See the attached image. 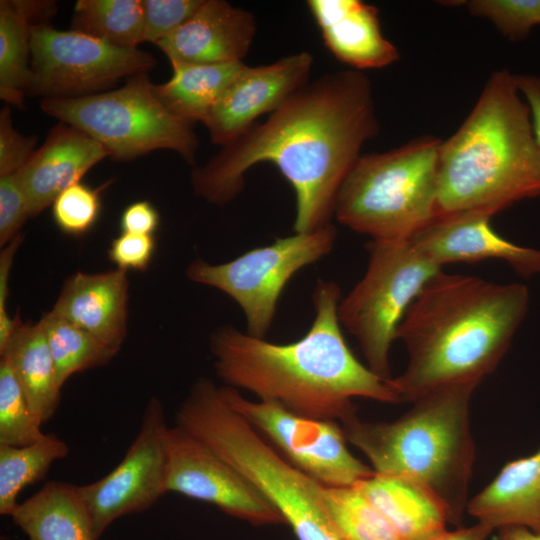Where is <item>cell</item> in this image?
Instances as JSON below:
<instances>
[{"label": "cell", "mask_w": 540, "mask_h": 540, "mask_svg": "<svg viewBox=\"0 0 540 540\" xmlns=\"http://www.w3.org/2000/svg\"><path fill=\"white\" fill-rule=\"evenodd\" d=\"M336 236L335 227L329 223L313 231L278 238L226 263L210 264L196 258L186 275L195 283L230 296L245 315L246 332L265 338L289 280L302 268L329 254Z\"/></svg>", "instance_id": "9"}, {"label": "cell", "mask_w": 540, "mask_h": 540, "mask_svg": "<svg viewBox=\"0 0 540 540\" xmlns=\"http://www.w3.org/2000/svg\"><path fill=\"white\" fill-rule=\"evenodd\" d=\"M322 499L330 521L343 540H401L356 486L323 485Z\"/></svg>", "instance_id": "29"}, {"label": "cell", "mask_w": 540, "mask_h": 540, "mask_svg": "<svg viewBox=\"0 0 540 540\" xmlns=\"http://www.w3.org/2000/svg\"><path fill=\"white\" fill-rule=\"evenodd\" d=\"M30 217L28 201L17 174L0 176V245L6 246Z\"/></svg>", "instance_id": "34"}, {"label": "cell", "mask_w": 540, "mask_h": 540, "mask_svg": "<svg viewBox=\"0 0 540 540\" xmlns=\"http://www.w3.org/2000/svg\"><path fill=\"white\" fill-rule=\"evenodd\" d=\"M469 13L489 20L510 41L525 39L540 25V0H471Z\"/></svg>", "instance_id": "31"}, {"label": "cell", "mask_w": 540, "mask_h": 540, "mask_svg": "<svg viewBox=\"0 0 540 540\" xmlns=\"http://www.w3.org/2000/svg\"><path fill=\"white\" fill-rule=\"evenodd\" d=\"M492 531L490 527L477 522L469 527H458L453 531L448 530L432 540H486Z\"/></svg>", "instance_id": "40"}, {"label": "cell", "mask_w": 540, "mask_h": 540, "mask_svg": "<svg viewBox=\"0 0 540 540\" xmlns=\"http://www.w3.org/2000/svg\"><path fill=\"white\" fill-rule=\"evenodd\" d=\"M515 75L495 71L458 130L441 141L437 217L461 212L493 216L540 196V149Z\"/></svg>", "instance_id": "4"}, {"label": "cell", "mask_w": 540, "mask_h": 540, "mask_svg": "<svg viewBox=\"0 0 540 540\" xmlns=\"http://www.w3.org/2000/svg\"><path fill=\"white\" fill-rule=\"evenodd\" d=\"M169 428L161 401L151 397L119 464L103 478L78 486L98 539L114 521L147 510L167 493Z\"/></svg>", "instance_id": "12"}, {"label": "cell", "mask_w": 540, "mask_h": 540, "mask_svg": "<svg viewBox=\"0 0 540 540\" xmlns=\"http://www.w3.org/2000/svg\"><path fill=\"white\" fill-rule=\"evenodd\" d=\"M440 139L423 136L360 156L345 177L333 215L374 242H406L437 217Z\"/></svg>", "instance_id": "6"}, {"label": "cell", "mask_w": 540, "mask_h": 540, "mask_svg": "<svg viewBox=\"0 0 540 540\" xmlns=\"http://www.w3.org/2000/svg\"><path fill=\"white\" fill-rule=\"evenodd\" d=\"M490 219L491 216L480 212L438 216L409 243L440 267L448 263L498 259L521 276L540 274V250L506 240L492 229Z\"/></svg>", "instance_id": "15"}, {"label": "cell", "mask_w": 540, "mask_h": 540, "mask_svg": "<svg viewBox=\"0 0 540 540\" xmlns=\"http://www.w3.org/2000/svg\"><path fill=\"white\" fill-rule=\"evenodd\" d=\"M246 64L243 61L223 64H171V78L155 84L161 102L177 117L193 124L202 123L223 93Z\"/></svg>", "instance_id": "25"}, {"label": "cell", "mask_w": 540, "mask_h": 540, "mask_svg": "<svg viewBox=\"0 0 540 540\" xmlns=\"http://www.w3.org/2000/svg\"><path fill=\"white\" fill-rule=\"evenodd\" d=\"M356 486L380 511L401 540H432L448 531L444 505L419 482L375 473Z\"/></svg>", "instance_id": "21"}, {"label": "cell", "mask_w": 540, "mask_h": 540, "mask_svg": "<svg viewBox=\"0 0 540 540\" xmlns=\"http://www.w3.org/2000/svg\"><path fill=\"white\" fill-rule=\"evenodd\" d=\"M144 42L157 44L176 31L199 8L202 0H142Z\"/></svg>", "instance_id": "33"}, {"label": "cell", "mask_w": 540, "mask_h": 540, "mask_svg": "<svg viewBox=\"0 0 540 540\" xmlns=\"http://www.w3.org/2000/svg\"><path fill=\"white\" fill-rule=\"evenodd\" d=\"M362 279L340 301L341 325L358 341L367 366L391 379L389 353L398 326L424 285L442 267L416 251L409 241L374 242Z\"/></svg>", "instance_id": "8"}, {"label": "cell", "mask_w": 540, "mask_h": 540, "mask_svg": "<svg viewBox=\"0 0 540 540\" xmlns=\"http://www.w3.org/2000/svg\"><path fill=\"white\" fill-rule=\"evenodd\" d=\"M225 402L265 436L293 466L323 485L354 486L374 474L348 450L337 421L297 415L278 403L251 401L238 389L224 386Z\"/></svg>", "instance_id": "11"}, {"label": "cell", "mask_w": 540, "mask_h": 540, "mask_svg": "<svg viewBox=\"0 0 540 540\" xmlns=\"http://www.w3.org/2000/svg\"><path fill=\"white\" fill-rule=\"evenodd\" d=\"M29 540H98L78 486L47 482L10 516Z\"/></svg>", "instance_id": "23"}, {"label": "cell", "mask_w": 540, "mask_h": 540, "mask_svg": "<svg viewBox=\"0 0 540 540\" xmlns=\"http://www.w3.org/2000/svg\"><path fill=\"white\" fill-rule=\"evenodd\" d=\"M107 156L110 157L108 151L85 132L63 122L55 126L27 164L16 172L30 217L52 204L62 191L79 183Z\"/></svg>", "instance_id": "17"}, {"label": "cell", "mask_w": 540, "mask_h": 540, "mask_svg": "<svg viewBox=\"0 0 540 540\" xmlns=\"http://www.w3.org/2000/svg\"><path fill=\"white\" fill-rule=\"evenodd\" d=\"M30 80L27 94L78 98L104 92L119 79L148 72L156 61L140 49L116 47L49 23L31 29Z\"/></svg>", "instance_id": "10"}, {"label": "cell", "mask_w": 540, "mask_h": 540, "mask_svg": "<svg viewBox=\"0 0 540 540\" xmlns=\"http://www.w3.org/2000/svg\"><path fill=\"white\" fill-rule=\"evenodd\" d=\"M62 388L73 374L106 365L116 353L93 335L51 312L39 320Z\"/></svg>", "instance_id": "28"}, {"label": "cell", "mask_w": 540, "mask_h": 540, "mask_svg": "<svg viewBox=\"0 0 540 540\" xmlns=\"http://www.w3.org/2000/svg\"><path fill=\"white\" fill-rule=\"evenodd\" d=\"M337 283L320 280L313 292L315 317L306 334L278 344L226 325L210 337L217 376L308 418L342 421L357 411L356 397L401 403L391 379L363 365L341 331Z\"/></svg>", "instance_id": "2"}, {"label": "cell", "mask_w": 540, "mask_h": 540, "mask_svg": "<svg viewBox=\"0 0 540 540\" xmlns=\"http://www.w3.org/2000/svg\"><path fill=\"white\" fill-rule=\"evenodd\" d=\"M127 271L77 272L64 282L49 311L87 331L116 354L127 332Z\"/></svg>", "instance_id": "18"}, {"label": "cell", "mask_w": 540, "mask_h": 540, "mask_svg": "<svg viewBox=\"0 0 540 540\" xmlns=\"http://www.w3.org/2000/svg\"><path fill=\"white\" fill-rule=\"evenodd\" d=\"M528 306L523 284L440 271L421 289L396 332L408 353L406 369L390 380L400 402L451 386H478L504 357Z\"/></svg>", "instance_id": "3"}, {"label": "cell", "mask_w": 540, "mask_h": 540, "mask_svg": "<svg viewBox=\"0 0 540 540\" xmlns=\"http://www.w3.org/2000/svg\"><path fill=\"white\" fill-rule=\"evenodd\" d=\"M23 236L19 234L2 250L0 254V351L6 346L18 320V316L12 318L7 312L8 280L13 264V259Z\"/></svg>", "instance_id": "37"}, {"label": "cell", "mask_w": 540, "mask_h": 540, "mask_svg": "<svg viewBox=\"0 0 540 540\" xmlns=\"http://www.w3.org/2000/svg\"><path fill=\"white\" fill-rule=\"evenodd\" d=\"M477 386L456 385L421 397L391 422H369L352 414L340 421L347 442L379 474L409 477L444 505L449 523L460 527L468 504L475 459L470 402Z\"/></svg>", "instance_id": "5"}, {"label": "cell", "mask_w": 540, "mask_h": 540, "mask_svg": "<svg viewBox=\"0 0 540 540\" xmlns=\"http://www.w3.org/2000/svg\"><path fill=\"white\" fill-rule=\"evenodd\" d=\"M324 45L354 70L383 68L399 59L381 31L376 7L359 0H309Z\"/></svg>", "instance_id": "19"}, {"label": "cell", "mask_w": 540, "mask_h": 540, "mask_svg": "<svg viewBox=\"0 0 540 540\" xmlns=\"http://www.w3.org/2000/svg\"><path fill=\"white\" fill-rule=\"evenodd\" d=\"M378 130L369 79L354 69L326 74L194 169L192 186L197 196L222 206L243 190L251 167L272 163L295 192L294 231H313L331 223L345 177Z\"/></svg>", "instance_id": "1"}, {"label": "cell", "mask_w": 540, "mask_h": 540, "mask_svg": "<svg viewBox=\"0 0 540 540\" xmlns=\"http://www.w3.org/2000/svg\"><path fill=\"white\" fill-rule=\"evenodd\" d=\"M68 454V445L53 433L22 447L0 445V514L10 517L19 504V493Z\"/></svg>", "instance_id": "27"}, {"label": "cell", "mask_w": 540, "mask_h": 540, "mask_svg": "<svg viewBox=\"0 0 540 540\" xmlns=\"http://www.w3.org/2000/svg\"><path fill=\"white\" fill-rule=\"evenodd\" d=\"M41 109L85 132L117 161L169 149L194 163L198 139L192 124L158 98L148 72L129 77L118 89L78 98H45Z\"/></svg>", "instance_id": "7"}, {"label": "cell", "mask_w": 540, "mask_h": 540, "mask_svg": "<svg viewBox=\"0 0 540 540\" xmlns=\"http://www.w3.org/2000/svg\"><path fill=\"white\" fill-rule=\"evenodd\" d=\"M256 32L253 14L223 0H202L158 46L171 64H223L246 56Z\"/></svg>", "instance_id": "16"}, {"label": "cell", "mask_w": 540, "mask_h": 540, "mask_svg": "<svg viewBox=\"0 0 540 540\" xmlns=\"http://www.w3.org/2000/svg\"><path fill=\"white\" fill-rule=\"evenodd\" d=\"M155 248L153 235L122 232L111 241L108 258L119 269L145 271L151 263Z\"/></svg>", "instance_id": "36"}, {"label": "cell", "mask_w": 540, "mask_h": 540, "mask_svg": "<svg viewBox=\"0 0 540 540\" xmlns=\"http://www.w3.org/2000/svg\"><path fill=\"white\" fill-rule=\"evenodd\" d=\"M0 354L14 372L31 410L42 424L45 423L58 408L61 387L40 322L23 323L18 317L16 327Z\"/></svg>", "instance_id": "24"}, {"label": "cell", "mask_w": 540, "mask_h": 540, "mask_svg": "<svg viewBox=\"0 0 540 540\" xmlns=\"http://www.w3.org/2000/svg\"><path fill=\"white\" fill-rule=\"evenodd\" d=\"M467 513L492 530L523 526L540 531V446L509 461L467 504Z\"/></svg>", "instance_id": "20"}, {"label": "cell", "mask_w": 540, "mask_h": 540, "mask_svg": "<svg viewBox=\"0 0 540 540\" xmlns=\"http://www.w3.org/2000/svg\"><path fill=\"white\" fill-rule=\"evenodd\" d=\"M498 530V540H540V531L523 526H506Z\"/></svg>", "instance_id": "41"}, {"label": "cell", "mask_w": 540, "mask_h": 540, "mask_svg": "<svg viewBox=\"0 0 540 540\" xmlns=\"http://www.w3.org/2000/svg\"><path fill=\"white\" fill-rule=\"evenodd\" d=\"M9 364L0 360V445L22 447L45 434Z\"/></svg>", "instance_id": "30"}, {"label": "cell", "mask_w": 540, "mask_h": 540, "mask_svg": "<svg viewBox=\"0 0 540 540\" xmlns=\"http://www.w3.org/2000/svg\"><path fill=\"white\" fill-rule=\"evenodd\" d=\"M56 3L47 0L0 1V98L23 107L30 80L31 29L48 23Z\"/></svg>", "instance_id": "22"}, {"label": "cell", "mask_w": 540, "mask_h": 540, "mask_svg": "<svg viewBox=\"0 0 540 540\" xmlns=\"http://www.w3.org/2000/svg\"><path fill=\"white\" fill-rule=\"evenodd\" d=\"M167 448V492L213 504L253 526L285 524L250 480L184 429L169 428Z\"/></svg>", "instance_id": "13"}, {"label": "cell", "mask_w": 540, "mask_h": 540, "mask_svg": "<svg viewBox=\"0 0 540 540\" xmlns=\"http://www.w3.org/2000/svg\"><path fill=\"white\" fill-rule=\"evenodd\" d=\"M313 58L298 52L271 64L245 65L203 124L211 141L225 146L254 125L255 120L272 113L308 82Z\"/></svg>", "instance_id": "14"}, {"label": "cell", "mask_w": 540, "mask_h": 540, "mask_svg": "<svg viewBox=\"0 0 540 540\" xmlns=\"http://www.w3.org/2000/svg\"><path fill=\"white\" fill-rule=\"evenodd\" d=\"M71 29L116 47L137 49L144 42L142 0H78Z\"/></svg>", "instance_id": "26"}, {"label": "cell", "mask_w": 540, "mask_h": 540, "mask_svg": "<svg viewBox=\"0 0 540 540\" xmlns=\"http://www.w3.org/2000/svg\"><path fill=\"white\" fill-rule=\"evenodd\" d=\"M517 87L526 101L535 141L540 149V76L515 75Z\"/></svg>", "instance_id": "39"}, {"label": "cell", "mask_w": 540, "mask_h": 540, "mask_svg": "<svg viewBox=\"0 0 540 540\" xmlns=\"http://www.w3.org/2000/svg\"><path fill=\"white\" fill-rule=\"evenodd\" d=\"M159 222L155 207L149 201L141 200L124 209L120 217V228L123 233L153 235Z\"/></svg>", "instance_id": "38"}, {"label": "cell", "mask_w": 540, "mask_h": 540, "mask_svg": "<svg viewBox=\"0 0 540 540\" xmlns=\"http://www.w3.org/2000/svg\"><path fill=\"white\" fill-rule=\"evenodd\" d=\"M35 136H24L13 126L11 110L0 111V176L14 174L23 168L36 152Z\"/></svg>", "instance_id": "35"}, {"label": "cell", "mask_w": 540, "mask_h": 540, "mask_svg": "<svg viewBox=\"0 0 540 540\" xmlns=\"http://www.w3.org/2000/svg\"><path fill=\"white\" fill-rule=\"evenodd\" d=\"M99 189L76 183L62 191L52 203V215L65 234L81 236L88 232L100 213Z\"/></svg>", "instance_id": "32"}]
</instances>
